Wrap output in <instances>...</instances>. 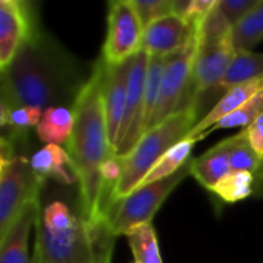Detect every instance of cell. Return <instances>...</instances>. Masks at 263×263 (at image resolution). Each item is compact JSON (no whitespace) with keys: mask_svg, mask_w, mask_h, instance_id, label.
<instances>
[{"mask_svg":"<svg viewBox=\"0 0 263 263\" xmlns=\"http://www.w3.org/2000/svg\"><path fill=\"white\" fill-rule=\"evenodd\" d=\"M35 233L37 263H109L114 236L108 223H89L60 200L42 210Z\"/></svg>","mask_w":263,"mask_h":263,"instance_id":"obj_3","label":"cell"},{"mask_svg":"<svg viewBox=\"0 0 263 263\" xmlns=\"http://www.w3.org/2000/svg\"><path fill=\"white\" fill-rule=\"evenodd\" d=\"M234 54L236 48L233 35L213 42L197 40V51L193 65V80L197 96L213 88H220Z\"/></svg>","mask_w":263,"mask_h":263,"instance_id":"obj_11","label":"cell"},{"mask_svg":"<svg viewBox=\"0 0 263 263\" xmlns=\"http://www.w3.org/2000/svg\"><path fill=\"white\" fill-rule=\"evenodd\" d=\"M197 114V106H193L168 117L157 126L148 129L126 156L119 157L122 174L112 193V208L117 202L139 188L145 176L163 157L165 153L188 137L191 129L199 122Z\"/></svg>","mask_w":263,"mask_h":263,"instance_id":"obj_4","label":"cell"},{"mask_svg":"<svg viewBox=\"0 0 263 263\" xmlns=\"http://www.w3.org/2000/svg\"><path fill=\"white\" fill-rule=\"evenodd\" d=\"M105 62L94 63L74 105V128L66 143L79 177L80 211L89 223H108L102 217V166L112 157L103 105Z\"/></svg>","mask_w":263,"mask_h":263,"instance_id":"obj_2","label":"cell"},{"mask_svg":"<svg viewBox=\"0 0 263 263\" xmlns=\"http://www.w3.org/2000/svg\"><path fill=\"white\" fill-rule=\"evenodd\" d=\"M31 263H37V262H35V260H34V259L31 257Z\"/></svg>","mask_w":263,"mask_h":263,"instance_id":"obj_31","label":"cell"},{"mask_svg":"<svg viewBox=\"0 0 263 263\" xmlns=\"http://www.w3.org/2000/svg\"><path fill=\"white\" fill-rule=\"evenodd\" d=\"M43 182L23 156L0 165V239L8 233L23 206L39 199Z\"/></svg>","mask_w":263,"mask_h":263,"instance_id":"obj_8","label":"cell"},{"mask_svg":"<svg viewBox=\"0 0 263 263\" xmlns=\"http://www.w3.org/2000/svg\"><path fill=\"white\" fill-rule=\"evenodd\" d=\"M134 263H136V262H134Z\"/></svg>","mask_w":263,"mask_h":263,"instance_id":"obj_32","label":"cell"},{"mask_svg":"<svg viewBox=\"0 0 263 263\" xmlns=\"http://www.w3.org/2000/svg\"><path fill=\"white\" fill-rule=\"evenodd\" d=\"M263 77V54L253 51H236L230 68L220 83L222 89H231L234 86L257 80Z\"/></svg>","mask_w":263,"mask_h":263,"instance_id":"obj_19","label":"cell"},{"mask_svg":"<svg viewBox=\"0 0 263 263\" xmlns=\"http://www.w3.org/2000/svg\"><path fill=\"white\" fill-rule=\"evenodd\" d=\"M136 263H163L159 251V240L153 223L139 225L126 234Z\"/></svg>","mask_w":263,"mask_h":263,"instance_id":"obj_21","label":"cell"},{"mask_svg":"<svg viewBox=\"0 0 263 263\" xmlns=\"http://www.w3.org/2000/svg\"><path fill=\"white\" fill-rule=\"evenodd\" d=\"M196 51L197 37L188 48L166 57L160 94L149 129L177 112L197 106V94L193 80V65Z\"/></svg>","mask_w":263,"mask_h":263,"instance_id":"obj_6","label":"cell"},{"mask_svg":"<svg viewBox=\"0 0 263 263\" xmlns=\"http://www.w3.org/2000/svg\"><path fill=\"white\" fill-rule=\"evenodd\" d=\"M262 89L263 77L228 89L222 96V99H219V102L197 122V125L191 129V133L188 134L186 139H196V140L202 139V136L206 134L217 122H220L223 117L234 112L237 108H240L243 103H247L253 96H256Z\"/></svg>","mask_w":263,"mask_h":263,"instance_id":"obj_15","label":"cell"},{"mask_svg":"<svg viewBox=\"0 0 263 263\" xmlns=\"http://www.w3.org/2000/svg\"><path fill=\"white\" fill-rule=\"evenodd\" d=\"M43 109L37 106H18L8 108L5 105L0 106V125L3 128H9V134H3L8 137L25 134L29 128L40 123Z\"/></svg>","mask_w":263,"mask_h":263,"instance_id":"obj_23","label":"cell"},{"mask_svg":"<svg viewBox=\"0 0 263 263\" xmlns=\"http://www.w3.org/2000/svg\"><path fill=\"white\" fill-rule=\"evenodd\" d=\"M196 142H197L196 139H185L180 143H177L176 146H173L149 170V173L145 176V179L142 180V183L139 186L149 185V183H154L157 180L166 179V177L173 176L174 173H177L179 170H182L191 160L190 157H191V153H193Z\"/></svg>","mask_w":263,"mask_h":263,"instance_id":"obj_20","label":"cell"},{"mask_svg":"<svg viewBox=\"0 0 263 263\" xmlns=\"http://www.w3.org/2000/svg\"><path fill=\"white\" fill-rule=\"evenodd\" d=\"M40 213L39 199L23 206L8 233L0 239V263H31L28 257V240Z\"/></svg>","mask_w":263,"mask_h":263,"instance_id":"obj_14","label":"cell"},{"mask_svg":"<svg viewBox=\"0 0 263 263\" xmlns=\"http://www.w3.org/2000/svg\"><path fill=\"white\" fill-rule=\"evenodd\" d=\"M133 3L143 28L162 17L174 14V0H133Z\"/></svg>","mask_w":263,"mask_h":263,"instance_id":"obj_28","label":"cell"},{"mask_svg":"<svg viewBox=\"0 0 263 263\" xmlns=\"http://www.w3.org/2000/svg\"><path fill=\"white\" fill-rule=\"evenodd\" d=\"M230 149L231 137L210 148L197 159H193L191 176H194L203 188L213 191V188L233 171L230 162Z\"/></svg>","mask_w":263,"mask_h":263,"instance_id":"obj_17","label":"cell"},{"mask_svg":"<svg viewBox=\"0 0 263 263\" xmlns=\"http://www.w3.org/2000/svg\"><path fill=\"white\" fill-rule=\"evenodd\" d=\"M254 185V174L247 171H231L225 179H222L211 193L219 196L228 203L240 202L251 196Z\"/></svg>","mask_w":263,"mask_h":263,"instance_id":"obj_24","label":"cell"},{"mask_svg":"<svg viewBox=\"0 0 263 263\" xmlns=\"http://www.w3.org/2000/svg\"><path fill=\"white\" fill-rule=\"evenodd\" d=\"M230 162L233 171H247L256 174L262 168L263 157L253 149L245 129L231 137Z\"/></svg>","mask_w":263,"mask_h":263,"instance_id":"obj_25","label":"cell"},{"mask_svg":"<svg viewBox=\"0 0 263 263\" xmlns=\"http://www.w3.org/2000/svg\"><path fill=\"white\" fill-rule=\"evenodd\" d=\"M145 28L139 18L133 0H114L108 5L106 35L102 48V60L109 65H122L142 51Z\"/></svg>","mask_w":263,"mask_h":263,"instance_id":"obj_7","label":"cell"},{"mask_svg":"<svg viewBox=\"0 0 263 263\" xmlns=\"http://www.w3.org/2000/svg\"><path fill=\"white\" fill-rule=\"evenodd\" d=\"M190 174L191 160L173 176L149 185L139 186L129 196L117 202L108 216V227L112 236L117 237L120 234H126L129 230L139 225L151 223L166 197Z\"/></svg>","mask_w":263,"mask_h":263,"instance_id":"obj_5","label":"cell"},{"mask_svg":"<svg viewBox=\"0 0 263 263\" xmlns=\"http://www.w3.org/2000/svg\"><path fill=\"white\" fill-rule=\"evenodd\" d=\"M74 128V112L72 108L66 106H51L42 114L40 123L35 131L42 142L46 145H63L68 143Z\"/></svg>","mask_w":263,"mask_h":263,"instance_id":"obj_18","label":"cell"},{"mask_svg":"<svg viewBox=\"0 0 263 263\" xmlns=\"http://www.w3.org/2000/svg\"><path fill=\"white\" fill-rule=\"evenodd\" d=\"M262 0H219V6L233 28L243 20Z\"/></svg>","mask_w":263,"mask_h":263,"instance_id":"obj_29","label":"cell"},{"mask_svg":"<svg viewBox=\"0 0 263 263\" xmlns=\"http://www.w3.org/2000/svg\"><path fill=\"white\" fill-rule=\"evenodd\" d=\"M196 37L197 28L194 25L177 14H171L145 28L142 49L148 55L166 57L188 48Z\"/></svg>","mask_w":263,"mask_h":263,"instance_id":"obj_12","label":"cell"},{"mask_svg":"<svg viewBox=\"0 0 263 263\" xmlns=\"http://www.w3.org/2000/svg\"><path fill=\"white\" fill-rule=\"evenodd\" d=\"M233 35V25L228 22L225 14L219 6V0L216 2L214 8L208 12L203 22L197 28V40L199 42H213L222 40Z\"/></svg>","mask_w":263,"mask_h":263,"instance_id":"obj_27","label":"cell"},{"mask_svg":"<svg viewBox=\"0 0 263 263\" xmlns=\"http://www.w3.org/2000/svg\"><path fill=\"white\" fill-rule=\"evenodd\" d=\"M39 29L32 5L23 0L0 2V68L6 69L22 46Z\"/></svg>","mask_w":263,"mask_h":263,"instance_id":"obj_10","label":"cell"},{"mask_svg":"<svg viewBox=\"0 0 263 263\" xmlns=\"http://www.w3.org/2000/svg\"><path fill=\"white\" fill-rule=\"evenodd\" d=\"M148 60L149 55L143 49L131 59L125 116L119 134V143L114 151L116 157L126 156L145 134L143 114H145V82H146Z\"/></svg>","mask_w":263,"mask_h":263,"instance_id":"obj_9","label":"cell"},{"mask_svg":"<svg viewBox=\"0 0 263 263\" xmlns=\"http://www.w3.org/2000/svg\"><path fill=\"white\" fill-rule=\"evenodd\" d=\"M263 40V0L233 28V43L236 51H250Z\"/></svg>","mask_w":263,"mask_h":263,"instance_id":"obj_22","label":"cell"},{"mask_svg":"<svg viewBox=\"0 0 263 263\" xmlns=\"http://www.w3.org/2000/svg\"><path fill=\"white\" fill-rule=\"evenodd\" d=\"M32 171L40 179H54L65 185L79 183V177L72 160L62 146L59 145H45L29 159Z\"/></svg>","mask_w":263,"mask_h":263,"instance_id":"obj_16","label":"cell"},{"mask_svg":"<svg viewBox=\"0 0 263 263\" xmlns=\"http://www.w3.org/2000/svg\"><path fill=\"white\" fill-rule=\"evenodd\" d=\"M2 105L8 108H72L86 83L76 59L51 35L37 29L6 69H2Z\"/></svg>","mask_w":263,"mask_h":263,"instance_id":"obj_1","label":"cell"},{"mask_svg":"<svg viewBox=\"0 0 263 263\" xmlns=\"http://www.w3.org/2000/svg\"><path fill=\"white\" fill-rule=\"evenodd\" d=\"M131 59L122 65L109 66L105 63L103 74V105L108 128V139L112 154L119 143V134L125 116L126 91H128V76H129Z\"/></svg>","mask_w":263,"mask_h":263,"instance_id":"obj_13","label":"cell"},{"mask_svg":"<svg viewBox=\"0 0 263 263\" xmlns=\"http://www.w3.org/2000/svg\"><path fill=\"white\" fill-rule=\"evenodd\" d=\"M245 131L253 149L263 157V112L248 128H245Z\"/></svg>","mask_w":263,"mask_h":263,"instance_id":"obj_30","label":"cell"},{"mask_svg":"<svg viewBox=\"0 0 263 263\" xmlns=\"http://www.w3.org/2000/svg\"><path fill=\"white\" fill-rule=\"evenodd\" d=\"M263 112V89L259 91L256 96H253L247 103H243L240 108H237L230 116L223 117L220 122H217L208 133H213L216 129H225V128H236V126H245L248 128L260 114ZM203 134L202 137H205Z\"/></svg>","mask_w":263,"mask_h":263,"instance_id":"obj_26","label":"cell"}]
</instances>
